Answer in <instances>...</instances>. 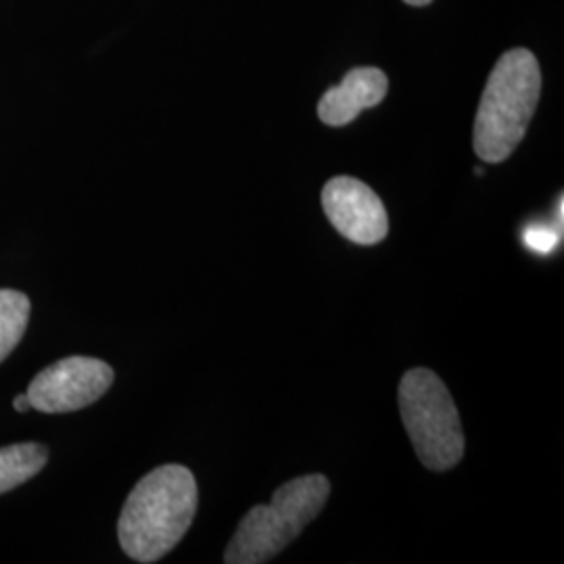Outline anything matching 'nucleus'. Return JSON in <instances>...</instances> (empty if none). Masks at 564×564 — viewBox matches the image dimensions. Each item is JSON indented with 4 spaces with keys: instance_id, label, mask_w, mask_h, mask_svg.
Instances as JSON below:
<instances>
[{
    "instance_id": "obj_1",
    "label": "nucleus",
    "mask_w": 564,
    "mask_h": 564,
    "mask_svg": "<svg viewBox=\"0 0 564 564\" xmlns=\"http://www.w3.org/2000/svg\"><path fill=\"white\" fill-rule=\"evenodd\" d=\"M199 505L193 473L165 464L144 475L121 508V550L137 563H158L191 529Z\"/></svg>"
},
{
    "instance_id": "obj_2",
    "label": "nucleus",
    "mask_w": 564,
    "mask_h": 564,
    "mask_svg": "<svg viewBox=\"0 0 564 564\" xmlns=\"http://www.w3.org/2000/svg\"><path fill=\"white\" fill-rule=\"evenodd\" d=\"M542 95V72L535 55L512 48L496 63L479 102L473 144L487 163L506 162L523 141Z\"/></svg>"
},
{
    "instance_id": "obj_3",
    "label": "nucleus",
    "mask_w": 564,
    "mask_h": 564,
    "mask_svg": "<svg viewBox=\"0 0 564 564\" xmlns=\"http://www.w3.org/2000/svg\"><path fill=\"white\" fill-rule=\"evenodd\" d=\"M330 496V481L324 475H305L281 485L272 505L253 506L226 547L224 563L262 564L272 561L303 529L312 523Z\"/></svg>"
},
{
    "instance_id": "obj_4",
    "label": "nucleus",
    "mask_w": 564,
    "mask_h": 564,
    "mask_svg": "<svg viewBox=\"0 0 564 564\" xmlns=\"http://www.w3.org/2000/svg\"><path fill=\"white\" fill-rule=\"evenodd\" d=\"M400 414L419 460L437 473L463 460L464 433L456 403L429 368H412L400 383Z\"/></svg>"
},
{
    "instance_id": "obj_5",
    "label": "nucleus",
    "mask_w": 564,
    "mask_h": 564,
    "mask_svg": "<svg viewBox=\"0 0 564 564\" xmlns=\"http://www.w3.org/2000/svg\"><path fill=\"white\" fill-rule=\"evenodd\" d=\"M113 383V368L97 358L72 356L51 364L28 387L34 410L46 414L76 412L101 400Z\"/></svg>"
},
{
    "instance_id": "obj_6",
    "label": "nucleus",
    "mask_w": 564,
    "mask_h": 564,
    "mask_svg": "<svg viewBox=\"0 0 564 564\" xmlns=\"http://www.w3.org/2000/svg\"><path fill=\"white\" fill-rule=\"evenodd\" d=\"M326 218L345 239L358 245H377L389 232V218L381 197L362 181L337 176L323 188Z\"/></svg>"
},
{
    "instance_id": "obj_7",
    "label": "nucleus",
    "mask_w": 564,
    "mask_h": 564,
    "mask_svg": "<svg viewBox=\"0 0 564 564\" xmlns=\"http://www.w3.org/2000/svg\"><path fill=\"white\" fill-rule=\"evenodd\" d=\"M389 90V80L377 67L351 69L339 86L328 88L318 102V118L333 128L347 126L364 109L377 107Z\"/></svg>"
},
{
    "instance_id": "obj_8",
    "label": "nucleus",
    "mask_w": 564,
    "mask_h": 564,
    "mask_svg": "<svg viewBox=\"0 0 564 564\" xmlns=\"http://www.w3.org/2000/svg\"><path fill=\"white\" fill-rule=\"evenodd\" d=\"M48 460V449L41 444H18L0 447V494L36 477Z\"/></svg>"
},
{
    "instance_id": "obj_9",
    "label": "nucleus",
    "mask_w": 564,
    "mask_h": 564,
    "mask_svg": "<svg viewBox=\"0 0 564 564\" xmlns=\"http://www.w3.org/2000/svg\"><path fill=\"white\" fill-rule=\"evenodd\" d=\"M32 303L28 295L11 289H0V362L11 356V351L20 345L30 321Z\"/></svg>"
},
{
    "instance_id": "obj_10",
    "label": "nucleus",
    "mask_w": 564,
    "mask_h": 564,
    "mask_svg": "<svg viewBox=\"0 0 564 564\" xmlns=\"http://www.w3.org/2000/svg\"><path fill=\"white\" fill-rule=\"evenodd\" d=\"M523 242L531 251L547 256L561 245V230H554L545 224H531L524 228Z\"/></svg>"
},
{
    "instance_id": "obj_11",
    "label": "nucleus",
    "mask_w": 564,
    "mask_h": 564,
    "mask_svg": "<svg viewBox=\"0 0 564 564\" xmlns=\"http://www.w3.org/2000/svg\"><path fill=\"white\" fill-rule=\"evenodd\" d=\"M13 408H15L18 412H28V410L32 408V403H30V398H28V393H21L20 398H15V402H13Z\"/></svg>"
},
{
    "instance_id": "obj_12",
    "label": "nucleus",
    "mask_w": 564,
    "mask_h": 564,
    "mask_svg": "<svg viewBox=\"0 0 564 564\" xmlns=\"http://www.w3.org/2000/svg\"><path fill=\"white\" fill-rule=\"evenodd\" d=\"M408 4H414V7H424V4H429L431 0H405Z\"/></svg>"
}]
</instances>
